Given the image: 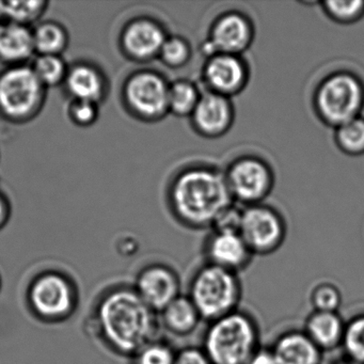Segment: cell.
I'll list each match as a JSON object with an SVG mask.
<instances>
[{
  "label": "cell",
  "mask_w": 364,
  "mask_h": 364,
  "mask_svg": "<svg viewBox=\"0 0 364 364\" xmlns=\"http://www.w3.org/2000/svg\"><path fill=\"white\" fill-rule=\"evenodd\" d=\"M97 325L105 342L121 355H132L155 340L156 312L134 287H118L106 293L97 310Z\"/></svg>",
  "instance_id": "cell-1"
},
{
  "label": "cell",
  "mask_w": 364,
  "mask_h": 364,
  "mask_svg": "<svg viewBox=\"0 0 364 364\" xmlns=\"http://www.w3.org/2000/svg\"><path fill=\"white\" fill-rule=\"evenodd\" d=\"M170 198L178 220L191 228L214 225L233 200L225 176L206 168H193L178 174Z\"/></svg>",
  "instance_id": "cell-2"
},
{
  "label": "cell",
  "mask_w": 364,
  "mask_h": 364,
  "mask_svg": "<svg viewBox=\"0 0 364 364\" xmlns=\"http://www.w3.org/2000/svg\"><path fill=\"white\" fill-rule=\"evenodd\" d=\"M208 323L202 348L212 364H247L261 347L259 323L247 311L238 309Z\"/></svg>",
  "instance_id": "cell-3"
},
{
  "label": "cell",
  "mask_w": 364,
  "mask_h": 364,
  "mask_svg": "<svg viewBox=\"0 0 364 364\" xmlns=\"http://www.w3.org/2000/svg\"><path fill=\"white\" fill-rule=\"evenodd\" d=\"M188 296L202 319L210 323L240 309L242 281L236 272L206 263L193 274Z\"/></svg>",
  "instance_id": "cell-4"
},
{
  "label": "cell",
  "mask_w": 364,
  "mask_h": 364,
  "mask_svg": "<svg viewBox=\"0 0 364 364\" xmlns=\"http://www.w3.org/2000/svg\"><path fill=\"white\" fill-rule=\"evenodd\" d=\"M363 107V82L349 72L328 76L315 93V108L319 118L336 129L360 117Z\"/></svg>",
  "instance_id": "cell-5"
},
{
  "label": "cell",
  "mask_w": 364,
  "mask_h": 364,
  "mask_svg": "<svg viewBox=\"0 0 364 364\" xmlns=\"http://www.w3.org/2000/svg\"><path fill=\"white\" fill-rule=\"evenodd\" d=\"M44 92L33 68H12L0 76V112L11 120H28L41 108Z\"/></svg>",
  "instance_id": "cell-6"
},
{
  "label": "cell",
  "mask_w": 364,
  "mask_h": 364,
  "mask_svg": "<svg viewBox=\"0 0 364 364\" xmlns=\"http://www.w3.org/2000/svg\"><path fill=\"white\" fill-rule=\"evenodd\" d=\"M31 310L46 321H65L76 308V289L65 274L46 272L31 282L28 291Z\"/></svg>",
  "instance_id": "cell-7"
},
{
  "label": "cell",
  "mask_w": 364,
  "mask_h": 364,
  "mask_svg": "<svg viewBox=\"0 0 364 364\" xmlns=\"http://www.w3.org/2000/svg\"><path fill=\"white\" fill-rule=\"evenodd\" d=\"M285 225L278 213L262 205L242 210L240 234L253 255H272L282 246Z\"/></svg>",
  "instance_id": "cell-8"
},
{
  "label": "cell",
  "mask_w": 364,
  "mask_h": 364,
  "mask_svg": "<svg viewBox=\"0 0 364 364\" xmlns=\"http://www.w3.org/2000/svg\"><path fill=\"white\" fill-rule=\"evenodd\" d=\"M225 180L232 198L249 205H255L267 197L274 184L270 168L255 157H242L234 161Z\"/></svg>",
  "instance_id": "cell-9"
},
{
  "label": "cell",
  "mask_w": 364,
  "mask_h": 364,
  "mask_svg": "<svg viewBox=\"0 0 364 364\" xmlns=\"http://www.w3.org/2000/svg\"><path fill=\"white\" fill-rule=\"evenodd\" d=\"M169 86L159 74L141 72L129 78L125 99L138 116L159 120L169 112Z\"/></svg>",
  "instance_id": "cell-10"
},
{
  "label": "cell",
  "mask_w": 364,
  "mask_h": 364,
  "mask_svg": "<svg viewBox=\"0 0 364 364\" xmlns=\"http://www.w3.org/2000/svg\"><path fill=\"white\" fill-rule=\"evenodd\" d=\"M134 289L154 312L161 313L181 295V278L171 266L151 264L140 270Z\"/></svg>",
  "instance_id": "cell-11"
},
{
  "label": "cell",
  "mask_w": 364,
  "mask_h": 364,
  "mask_svg": "<svg viewBox=\"0 0 364 364\" xmlns=\"http://www.w3.org/2000/svg\"><path fill=\"white\" fill-rule=\"evenodd\" d=\"M252 39V25L248 18L237 12H230L215 22L202 53L208 59L218 54L238 56L250 46Z\"/></svg>",
  "instance_id": "cell-12"
},
{
  "label": "cell",
  "mask_w": 364,
  "mask_h": 364,
  "mask_svg": "<svg viewBox=\"0 0 364 364\" xmlns=\"http://www.w3.org/2000/svg\"><path fill=\"white\" fill-rule=\"evenodd\" d=\"M203 78L210 92L230 97L246 86L248 70L237 55L218 54L208 59Z\"/></svg>",
  "instance_id": "cell-13"
},
{
  "label": "cell",
  "mask_w": 364,
  "mask_h": 364,
  "mask_svg": "<svg viewBox=\"0 0 364 364\" xmlns=\"http://www.w3.org/2000/svg\"><path fill=\"white\" fill-rule=\"evenodd\" d=\"M253 255L240 233L214 231L206 242V263L236 274L248 267Z\"/></svg>",
  "instance_id": "cell-14"
},
{
  "label": "cell",
  "mask_w": 364,
  "mask_h": 364,
  "mask_svg": "<svg viewBox=\"0 0 364 364\" xmlns=\"http://www.w3.org/2000/svg\"><path fill=\"white\" fill-rule=\"evenodd\" d=\"M234 109L229 97L208 92L201 95L191 114L198 133L205 137H219L227 133L233 122Z\"/></svg>",
  "instance_id": "cell-15"
},
{
  "label": "cell",
  "mask_w": 364,
  "mask_h": 364,
  "mask_svg": "<svg viewBox=\"0 0 364 364\" xmlns=\"http://www.w3.org/2000/svg\"><path fill=\"white\" fill-rule=\"evenodd\" d=\"M166 40L167 37L164 29L153 21L144 18L131 23L122 36L125 52L140 61L159 56Z\"/></svg>",
  "instance_id": "cell-16"
},
{
  "label": "cell",
  "mask_w": 364,
  "mask_h": 364,
  "mask_svg": "<svg viewBox=\"0 0 364 364\" xmlns=\"http://www.w3.org/2000/svg\"><path fill=\"white\" fill-rule=\"evenodd\" d=\"M270 348L278 364H321L323 360V351L304 330L283 332Z\"/></svg>",
  "instance_id": "cell-17"
},
{
  "label": "cell",
  "mask_w": 364,
  "mask_h": 364,
  "mask_svg": "<svg viewBox=\"0 0 364 364\" xmlns=\"http://www.w3.org/2000/svg\"><path fill=\"white\" fill-rule=\"evenodd\" d=\"M345 325L338 312L312 311L306 317L304 331L323 353L342 345Z\"/></svg>",
  "instance_id": "cell-18"
},
{
  "label": "cell",
  "mask_w": 364,
  "mask_h": 364,
  "mask_svg": "<svg viewBox=\"0 0 364 364\" xmlns=\"http://www.w3.org/2000/svg\"><path fill=\"white\" fill-rule=\"evenodd\" d=\"M164 328L176 336H188L201 323V315L188 295H180L161 313Z\"/></svg>",
  "instance_id": "cell-19"
},
{
  "label": "cell",
  "mask_w": 364,
  "mask_h": 364,
  "mask_svg": "<svg viewBox=\"0 0 364 364\" xmlns=\"http://www.w3.org/2000/svg\"><path fill=\"white\" fill-rule=\"evenodd\" d=\"M35 52L33 33L28 27L14 23L0 26V60L20 63Z\"/></svg>",
  "instance_id": "cell-20"
},
{
  "label": "cell",
  "mask_w": 364,
  "mask_h": 364,
  "mask_svg": "<svg viewBox=\"0 0 364 364\" xmlns=\"http://www.w3.org/2000/svg\"><path fill=\"white\" fill-rule=\"evenodd\" d=\"M65 84L75 101L97 103L105 90V84L100 72L85 65H76L68 71Z\"/></svg>",
  "instance_id": "cell-21"
},
{
  "label": "cell",
  "mask_w": 364,
  "mask_h": 364,
  "mask_svg": "<svg viewBox=\"0 0 364 364\" xmlns=\"http://www.w3.org/2000/svg\"><path fill=\"white\" fill-rule=\"evenodd\" d=\"M201 99L197 86L188 80H178L169 86V112L178 117H191Z\"/></svg>",
  "instance_id": "cell-22"
},
{
  "label": "cell",
  "mask_w": 364,
  "mask_h": 364,
  "mask_svg": "<svg viewBox=\"0 0 364 364\" xmlns=\"http://www.w3.org/2000/svg\"><path fill=\"white\" fill-rule=\"evenodd\" d=\"M33 33L35 50L40 55H59L67 48V33L57 23H43Z\"/></svg>",
  "instance_id": "cell-23"
},
{
  "label": "cell",
  "mask_w": 364,
  "mask_h": 364,
  "mask_svg": "<svg viewBox=\"0 0 364 364\" xmlns=\"http://www.w3.org/2000/svg\"><path fill=\"white\" fill-rule=\"evenodd\" d=\"M46 6V1H0V18L27 26L44 14Z\"/></svg>",
  "instance_id": "cell-24"
},
{
  "label": "cell",
  "mask_w": 364,
  "mask_h": 364,
  "mask_svg": "<svg viewBox=\"0 0 364 364\" xmlns=\"http://www.w3.org/2000/svg\"><path fill=\"white\" fill-rule=\"evenodd\" d=\"M336 141L345 154H364V118L357 117L336 129Z\"/></svg>",
  "instance_id": "cell-25"
},
{
  "label": "cell",
  "mask_w": 364,
  "mask_h": 364,
  "mask_svg": "<svg viewBox=\"0 0 364 364\" xmlns=\"http://www.w3.org/2000/svg\"><path fill=\"white\" fill-rule=\"evenodd\" d=\"M313 311L338 312L342 306L343 295L340 287L331 281L315 283L309 295Z\"/></svg>",
  "instance_id": "cell-26"
},
{
  "label": "cell",
  "mask_w": 364,
  "mask_h": 364,
  "mask_svg": "<svg viewBox=\"0 0 364 364\" xmlns=\"http://www.w3.org/2000/svg\"><path fill=\"white\" fill-rule=\"evenodd\" d=\"M341 346L348 360L364 364V314L357 315L346 323Z\"/></svg>",
  "instance_id": "cell-27"
},
{
  "label": "cell",
  "mask_w": 364,
  "mask_h": 364,
  "mask_svg": "<svg viewBox=\"0 0 364 364\" xmlns=\"http://www.w3.org/2000/svg\"><path fill=\"white\" fill-rule=\"evenodd\" d=\"M44 87H54L67 77L68 69L59 55H40L33 67Z\"/></svg>",
  "instance_id": "cell-28"
},
{
  "label": "cell",
  "mask_w": 364,
  "mask_h": 364,
  "mask_svg": "<svg viewBox=\"0 0 364 364\" xmlns=\"http://www.w3.org/2000/svg\"><path fill=\"white\" fill-rule=\"evenodd\" d=\"M176 355L168 343L155 338L133 355L134 364H174Z\"/></svg>",
  "instance_id": "cell-29"
},
{
  "label": "cell",
  "mask_w": 364,
  "mask_h": 364,
  "mask_svg": "<svg viewBox=\"0 0 364 364\" xmlns=\"http://www.w3.org/2000/svg\"><path fill=\"white\" fill-rule=\"evenodd\" d=\"M323 7L330 18L341 24H351L364 16V0L327 1Z\"/></svg>",
  "instance_id": "cell-30"
},
{
  "label": "cell",
  "mask_w": 364,
  "mask_h": 364,
  "mask_svg": "<svg viewBox=\"0 0 364 364\" xmlns=\"http://www.w3.org/2000/svg\"><path fill=\"white\" fill-rule=\"evenodd\" d=\"M189 44L182 38H167L159 56L166 65L170 68L183 67L191 58Z\"/></svg>",
  "instance_id": "cell-31"
},
{
  "label": "cell",
  "mask_w": 364,
  "mask_h": 364,
  "mask_svg": "<svg viewBox=\"0 0 364 364\" xmlns=\"http://www.w3.org/2000/svg\"><path fill=\"white\" fill-rule=\"evenodd\" d=\"M72 120L80 127H89L97 121L99 116L97 103L87 101H75L71 106Z\"/></svg>",
  "instance_id": "cell-32"
},
{
  "label": "cell",
  "mask_w": 364,
  "mask_h": 364,
  "mask_svg": "<svg viewBox=\"0 0 364 364\" xmlns=\"http://www.w3.org/2000/svg\"><path fill=\"white\" fill-rule=\"evenodd\" d=\"M242 216V210L232 204L227 210H223L215 221L213 225L214 231L240 233Z\"/></svg>",
  "instance_id": "cell-33"
},
{
  "label": "cell",
  "mask_w": 364,
  "mask_h": 364,
  "mask_svg": "<svg viewBox=\"0 0 364 364\" xmlns=\"http://www.w3.org/2000/svg\"><path fill=\"white\" fill-rule=\"evenodd\" d=\"M174 364H212L202 347L188 346L176 351Z\"/></svg>",
  "instance_id": "cell-34"
},
{
  "label": "cell",
  "mask_w": 364,
  "mask_h": 364,
  "mask_svg": "<svg viewBox=\"0 0 364 364\" xmlns=\"http://www.w3.org/2000/svg\"><path fill=\"white\" fill-rule=\"evenodd\" d=\"M247 364H278L272 348L259 347Z\"/></svg>",
  "instance_id": "cell-35"
},
{
  "label": "cell",
  "mask_w": 364,
  "mask_h": 364,
  "mask_svg": "<svg viewBox=\"0 0 364 364\" xmlns=\"http://www.w3.org/2000/svg\"><path fill=\"white\" fill-rule=\"evenodd\" d=\"M8 216H9V210H8L7 203H6L5 199L0 196V229L7 223Z\"/></svg>",
  "instance_id": "cell-36"
},
{
  "label": "cell",
  "mask_w": 364,
  "mask_h": 364,
  "mask_svg": "<svg viewBox=\"0 0 364 364\" xmlns=\"http://www.w3.org/2000/svg\"><path fill=\"white\" fill-rule=\"evenodd\" d=\"M338 364H358V363H355V362H353V361H350V360H348V361L341 362V363H338Z\"/></svg>",
  "instance_id": "cell-37"
},
{
  "label": "cell",
  "mask_w": 364,
  "mask_h": 364,
  "mask_svg": "<svg viewBox=\"0 0 364 364\" xmlns=\"http://www.w3.org/2000/svg\"><path fill=\"white\" fill-rule=\"evenodd\" d=\"M0 287H1V280H0Z\"/></svg>",
  "instance_id": "cell-38"
},
{
  "label": "cell",
  "mask_w": 364,
  "mask_h": 364,
  "mask_svg": "<svg viewBox=\"0 0 364 364\" xmlns=\"http://www.w3.org/2000/svg\"><path fill=\"white\" fill-rule=\"evenodd\" d=\"M0 20H1V18H0ZM1 25H3V24H1V23H0V26H1Z\"/></svg>",
  "instance_id": "cell-39"
}]
</instances>
